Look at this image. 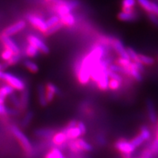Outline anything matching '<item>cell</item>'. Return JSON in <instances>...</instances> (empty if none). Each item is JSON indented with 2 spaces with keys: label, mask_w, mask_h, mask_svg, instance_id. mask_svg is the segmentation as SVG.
Wrapping results in <instances>:
<instances>
[{
  "label": "cell",
  "mask_w": 158,
  "mask_h": 158,
  "mask_svg": "<svg viewBox=\"0 0 158 158\" xmlns=\"http://www.w3.org/2000/svg\"><path fill=\"white\" fill-rule=\"evenodd\" d=\"M76 143L78 144L79 149H80L81 151L84 152H91L92 150V146L89 143L86 142L84 139H82V138H78V139L76 140Z\"/></svg>",
  "instance_id": "obj_21"
},
{
  "label": "cell",
  "mask_w": 158,
  "mask_h": 158,
  "mask_svg": "<svg viewBox=\"0 0 158 158\" xmlns=\"http://www.w3.org/2000/svg\"><path fill=\"white\" fill-rule=\"evenodd\" d=\"M13 54H14L13 53V51L9 50V49L5 48V50H4L2 52V54H1L2 59L5 61V62H7V61H9L10 59H11V57L13 56Z\"/></svg>",
  "instance_id": "obj_33"
},
{
  "label": "cell",
  "mask_w": 158,
  "mask_h": 158,
  "mask_svg": "<svg viewBox=\"0 0 158 158\" xmlns=\"http://www.w3.org/2000/svg\"><path fill=\"white\" fill-rule=\"evenodd\" d=\"M107 49L102 44H98L92 49L89 54L81 61L80 68L77 73L79 83L81 85H86L91 79V73L94 66L99 61L106 57Z\"/></svg>",
  "instance_id": "obj_1"
},
{
  "label": "cell",
  "mask_w": 158,
  "mask_h": 158,
  "mask_svg": "<svg viewBox=\"0 0 158 158\" xmlns=\"http://www.w3.org/2000/svg\"><path fill=\"white\" fill-rule=\"evenodd\" d=\"M55 133H56L54 130L50 128H39V129L35 130L34 132V134L37 137L47 138V139L53 138Z\"/></svg>",
  "instance_id": "obj_11"
},
{
  "label": "cell",
  "mask_w": 158,
  "mask_h": 158,
  "mask_svg": "<svg viewBox=\"0 0 158 158\" xmlns=\"http://www.w3.org/2000/svg\"><path fill=\"white\" fill-rule=\"evenodd\" d=\"M128 69H129L130 76L133 77L135 81H137L138 82H141L143 81V76H142L141 73L135 68L133 62H132L131 64H130V66L128 68Z\"/></svg>",
  "instance_id": "obj_20"
},
{
  "label": "cell",
  "mask_w": 158,
  "mask_h": 158,
  "mask_svg": "<svg viewBox=\"0 0 158 158\" xmlns=\"http://www.w3.org/2000/svg\"><path fill=\"white\" fill-rule=\"evenodd\" d=\"M107 70L104 71V72L102 73L98 82L99 89L102 91H106L108 89V84H109L110 78L108 76Z\"/></svg>",
  "instance_id": "obj_14"
},
{
  "label": "cell",
  "mask_w": 158,
  "mask_h": 158,
  "mask_svg": "<svg viewBox=\"0 0 158 158\" xmlns=\"http://www.w3.org/2000/svg\"><path fill=\"white\" fill-rule=\"evenodd\" d=\"M3 68H4V66H3V64H0V70H3Z\"/></svg>",
  "instance_id": "obj_52"
},
{
  "label": "cell",
  "mask_w": 158,
  "mask_h": 158,
  "mask_svg": "<svg viewBox=\"0 0 158 158\" xmlns=\"http://www.w3.org/2000/svg\"><path fill=\"white\" fill-rule=\"evenodd\" d=\"M130 142H131L132 144H133L134 147H135V148H137V147H139L140 146L142 145V144L143 143L144 140L143 139V138H142L141 136L138 134V135H136L135 138H133Z\"/></svg>",
  "instance_id": "obj_35"
},
{
  "label": "cell",
  "mask_w": 158,
  "mask_h": 158,
  "mask_svg": "<svg viewBox=\"0 0 158 158\" xmlns=\"http://www.w3.org/2000/svg\"><path fill=\"white\" fill-rule=\"evenodd\" d=\"M21 54H14L13 55V56L11 57V59H10L9 61H7V64L8 65H14L15 64H17V63L21 60Z\"/></svg>",
  "instance_id": "obj_38"
},
{
  "label": "cell",
  "mask_w": 158,
  "mask_h": 158,
  "mask_svg": "<svg viewBox=\"0 0 158 158\" xmlns=\"http://www.w3.org/2000/svg\"><path fill=\"white\" fill-rule=\"evenodd\" d=\"M46 1H48V2H51V1H53V0H46Z\"/></svg>",
  "instance_id": "obj_53"
},
{
  "label": "cell",
  "mask_w": 158,
  "mask_h": 158,
  "mask_svg": "<svg viewBox=\"0 0 158 158\" xmlns=\"http://www.w3.org/2000/svg\"><path fill=\"white\" fill-rule=\"evenodd\" d=\"M45 158H56V157L51 152H49L46 156H45Z\"/></svg>",
  "instance_id": "obj_50"
},
{
  "label": "cell",
  "mask_w": 158,
  "mask_h": 158,
  "mask_svg": "<svg viewBox=\"0 0 158 158\" xmlns=\"http://www.w3.org/2000/svg\"><path fill=\"white\" fill-rule=\"evenodd\" d=\"M121 85H122L121 83L117 81L110 79L109 84H108V89H110V90L116 91L120 88Z\"/></svg>",
  "instance_id": "obj_36"
},
{
  "label": "cell",
  "mask_w": 158,
  "mask_h": 158,
  "mask_svg": "<svg viewBox=\"0 0 158 158\" xmlns=\"http://www.w3.org/2000/svg\"><path fill=\"white\" fill-rule=\"evenodd\" d=\"M51 152H52L54 155L56 156V158H65L63 155V154L61 150L57 147H54L52 149H51Z\"/></svg>",
  "instance_id": "obj_43"
},
{
  "label": "cell",
  "mask_w": 158,
  "mask_h": 158,
  "mask_svg": "<svg viewBox=\"0 0 158 158\" xmlns=\"http://www.w3.org/2000/svg\"><path fill=\"white\" fill-rule=\"evenodd\" d=\"M14 89L12 88L10 86L6 84L0 88V103L5 104V99L7 97L10 96L11 94L14 93Z\"/></svg>",
  "instance_id": "obj_12"
},
{
  "label": "cell",
  "mask_w": 158,
  "mask_h": 158,
  "mask_svg": "<svg viewBox=\"0 0 158 158\" xmlns=\"http://www.w3.org/2000/svg\"><path fill=\"white\" fill-rule=\"evenodd\" d=\"M127 52L129 56L130 60L131 62H138V54L135 51V49H133L131 47H127Z\"/></svg>",
  "instance_id": "obj_30"
},
{
  "label": "cell",
  "mask_w": 158,
  "mask_h": 158,
  "mask_svg": "<svg viewBox=\"0 0 158 158\" xmlns=\"http://www.w3.org/2000/svg\"><path fill=\"white\" fill-rule=\"evenodd\" d=\"M77 127H78L79 130H80V131L81 132L82 135H85V134L86 133V127L84 122L81 121L78 122V123H77Z\"/></svg>",
  "instance_id": "obj_45"
},
{
  "label": "cell",
  "mask_w": 158,
  "mask_h": 158,
  "mask_svg": "<svg viewBox=\"0 0 158 158\" xmlns=\"http://www.w3.org/2000/svg\"><path fill=\"white\" fill-rule=\"evenodd\" d=\"M11 98V102L12 104L14 106L15 108H21V103H20V99L18 98V97L15 95V94L13 93V94L10 95Z\"/></svg>",
  "instance_id": "obj_41"
},
{
  "label": "cell",
  "mask_w": 158,
  "mask_h": 158,
  "mask_svg": "<svg viewBox=\"0 0 158 158\" xmlns=\"http://www.w3.org/2000/svg\"><path fill=\"white\" fill-rule=\"evenodd\" d=\"M146 107H147L148 116H149V121L151 122V123H152L153 124H157L158 121V117H157V111H156L155 104H154L152 100H151V99L149 98L146 100Z\"/></svg>",
  "instance_id": "obj_9"
},
{
  "label": "cell",
  "mask_w": 158,
  "mask_h": 158,
  "mask_svg": "<svg viewBox=\"0 0 158 158\" xmlns=\"http://www.w3.org/2000/svg\"><path fill=\"white\" fill-rule=\"evenodd\" d=\"M77 123H78V121H76V120H75V119H73V120H71V121L69 122V123L68 124V125L66 126V127L68 128V129L75 127L77 126Z\"/></svg>",
  "instance_id": "obj_48"
},
{
  "label": "cell",
  "mask_w": 158,
  "mask_h": 158,
  "mask_svg": "<svg viewBox=\"0 0 158 158\" xmlns=\"http://www.w3.org/2000/svg\"><path fill=\"white\" fill-rule=\"evenodd\" d=\"M155 138L158 141V127H157V133H156V138Z\"/></svg>",
  "instance_id": "obj_51"
},
{
  "label": "cell",
  "mask_w": 158,
  "mask_h": 158,
  "mask_svg": "<svg viewBox=\"0 0 158 158\" xmlns=\"http://www.w3.org/2000/svg\"><path fill=\"white\" fill-rule=\"evenodd\" d=\"M136 0H122V5L123 8H133L136 5Z\"/></svg>",
  "instance_id": "obj_34"
},
{
  "label": "cell",
  "mask_w": 158,
  "mask_h": 158,
  "mask_svg": "<svg viewBox=\"0 0 158 158\" xmlns=\"http://www.w3.org/2000/svg\"><path fill=\"white\" fill-rule=\"evenodd\" d=\"M108 70L112 71V72L116 73L118 74H123L126 75V76H130L129 69L123 68V67L120 66L117 64H110L108 66Z\"/></svg>",
  "instance_id": "obj_18"
},
{
  "label": "cell",
  "mask_w": 158,
  "mask_h": 158,
  "mask_svg": "<svg viewBox=\"0 0 158 158\" xmlns=\"http://www.w3.org/2000/svg\"><path fill=\"white\" fill-rule=\"evenodd\" d=\"M11 133L21 145L25 155L28 157H30L34 154V149L29 138L26 134L16 125H13L11 127Z\"/></svg>",
  "instance_id": "obj_2"
},
{
  "label": "cell",
  "mask_w": 158,
  "mask_h": 158,
  "mask_svg": "<svg viewBox=\"0 0 158 158\" xmlns=\"http://www.w3.org/2000/svg\"><path fill=\"white\" fill-rule=\"evenodd\" d=\"M45 22H46L47 27H48V29L50 28V27H53V26L56 25V23H58L59 22H60V19H59V17L57 15H53V16L49 18Z\"/></svg>",
  "instance_id": "obj_31"
},
{
  "label": "cell",
  "mask_w": 158,
  "mask_h": 158,
  "mask_svg": "<svg viewBox=\"0 0 158 158\" xmlns=\"http://www.w3.org/2000/svg\"><path fill=\"white\" fill-rule=\"evenodd\" d=\"M45 89L50 91L54 95H59V94H61V91L59 89V88L54 84H53V83L48 82V84L45 85Z\"/></svg>",
  "instance_id": "obj_29"
},
{
  "label": "cell",
  "mask_w": 158,
  "mask_h": 158,
  "mask_svg": "<svg viewBox=\"0 0 158 158\" xmlns=\"http://www.w3.org/2000/svg\"><path fill=\"white\" fill-rule=\"evenodd\" d=\"M149 149L152 152V153L153 154V155H158V141L156 138L154 139V141L151 144V147Z\"/></svg>",
  "instance_id": "obj_39"
},
{
  "label": "cell",
  "mask_w": 158,
  "mask_h": 158,
  "mask_svg": "<svg viewBox=\"0 0 158 158\" xmlns=\"http://www.w3.org/2000/svg\"><path fill=\"white\" fill-rule=\"evenodd\" d=\"M139 135L143 138V139L145 141H148L151 138V133H150L149 128L147 126L143 125L140 128V133Z\"/></svg>",
  "instance_id": "obj_28"
},
{
  "label": "cell",
  "mask_w": 158,
  "mask_h": 158,
  "mask_svg": "<svg viewBox=\"0 0 158 158\" xmlns=\"http://www.w3.org/2000/svg\"><path fill=\"white\" fill-rule=\"evenodd\" d=\"M34 118V112L32 110H29L25 114L22 121H21V127L23 128L27 127L30 124Z\"/></svg>",
  "instance_id": "obj_22"
},
{
  "label": "cell",
  "mask_w": 158,
  "mask_h": 158,
  "mask_svg": "<svg viewBox=\"0 0 158 158\" xmlns=\"http://www.w3.org/2000/svg\"><path fill=\"white\" fill-rule=\"evenodd\" d=\"M107 73H108V77H109L110 79L117 81L122 84V82H123V78H122V76H121V75L118 74V73H116L112 72V71L109 70L108 69L107 70Z\"/></svg>",
  "instance_id": "obj_32"
},
{
  "label": "cell",
  "mask_w": 158,
  "mask_h": 158,
  "mask_svg": "<svg viewBox=\"0 0 158 158\" xmlns=\"http://www.w3.org/2000/svg\"><path fill=\"white\" fill-rule=\"evenodd\" d=\"M63 27H64V24L60 21V22L56 23V25L53 26V27H51L50 28L47 29V31L45 32V35H46V36H51V35L55 34L57 31L60 30Z\"/></svg>",
  "instance_id": "obj_27"
},
{
  "label": "cell",
  "mask_w": 158,
  "mask_h": 158,
  "mask_svg": "<svg viewBox=\"0 0 158 158\" xmlns=\"http://www.w3.org/2000/svg\"><path fill=\"white\" fill-rule=\"evenodd\" d=\"M147 16L148 19L156 27H158V16L155 14L152 13H147Z\"/></svg>",
  "instance_id": "obj_42"
},
{
  "label": "cell",
  "mask_w": 158,
  "mask_h": 158,
  "mask_svg": "<svg viewBox=\"0 0 158 158\" xmlns=\"http://www.w3.org/2000/svg\"><path fill=\"white\" fill-rule=\"evenodd\" d=\"M27 42L29 44L34 45L35 47L38 49L40 52L43 53L44 54H48L50 52V49L49 47L40 38L38 37L35 36V35H29L27 37Z\"/></svg>",
  "instance_id": "obj_6"
},
{
  "label": "cell",
  "mask_w": 158,
  "mask_h": 158,
  "mask_svg": "<svg viewBox=\"0 0 158 158\" xmlns=\"http://www.w3.org/2000/svg\"><path fill=\"white\" fill-rule=\"evenodd\" d=\"M66 141H68V138H67L66 135L63 133V131L55 133L54 135L53 136L52 138V142L53 143H54V147L62 146Z\"/></svg>",
  "instance_id": "obj_15"
},
{
  "label": "cell",
  "mask_w": 158,
  "mask_h": 158,
  "mask_svg": "<svg viewBox=\"0 0 158 158\" xmlns=\"http://www.w3.org/2000/svg\"><path fill=\"white\" fill-rule=\"evenodd\" d=\"M112 45H113L114 50L119 56V58L130 59L127 52V49L124 47L123 43L119 39H114L112 41Z\"/></svg>",
  "instance_id": "obj_10"
},
{
  "label": "cell",
  "mask_w": 158,
  "mask_h": 158,
  "mask_svg": "<svg viewBox=\"0 0 158 158\" xmlns=\"http://www.w3.org/2000/svg\"><path fill=\"white\" fill-rule=\"evenodd\" d=\"M136 1L147 13H152V2L150 0H136Z\"/></svg>",
  "instance_id": "obj_26"
},
{
  "label": "cell",
  "mask_w": 158,
  "mask_h": 158,
  "mask_svg": "<svg viewBox=\"0 0 158 158\" xmlns=\"http://www.w3.org/2000/svg\"><path fill=\"white\" fill-rule=\"evenodd\" d=\"M138 61L143 65H152L155 63V60L153 57L142 54H138Z\"/></svg>",
  "instance_id": "obj_24"
},
{
  "label": "cell",
  "mask_w": 158,
  "mask_h": 158,
  "mask_svg": "<svg viewBox=\"0 0 158 158\" xmlns=\"http://www.w3.org/2000/svg\"><path fill=\"white\" fill-rule=\"evenodd\" d=\"M97 141L100 144H101V145H104L105 143H106V139H105L104 137H102V135H98V137H97Z\"/></svg>",
  "instance_id": "obj_49"
},
{
  "label": "cell",
  "mask_w": 158,
  "mask_h": 158,
  "mask_svg": "<svg viewBox=\"0 0 158 158\" xmlns=\"http://www.w3.org/2000/svg\"><path fill=\"white\" fill-rule=\"evenodd\" d=\"M69 146H70V149L72 152L76 153H79L80 152H81V150L79 149L78 144L76 143V140H71L69 143Z\"/></svg>",
  "instance_id": "obj_40"
},
{
  "label": "cell",
  "mask_w": 158,
  "mask_h": 158,
  "mask_svg": "<svg viewBox=\"0 0 158 158\" xmlns=\"http://www.w3.org/2000/svg\"><path fill=\"white\" fill-rule=\"evenodd\" d=\"M0 79L5 81L7 85L14 89V90L22 92V91L26 89V84L23 82V81L15 75L10 73L0 70Z\"/></svg>",
  "instance_id": "obj_3"
},
{
  "label": "cell",
  "mask_w": 158,
  "mask_h": 158,
  "mask_svg": "<svg viewBox=\"0 0 158 158\" xmlns=\"http://www.w3.org/2000/svg\"><path fill=\"white\" fill-rule=\"evenodd\" d=\"M131 158H133V157H131Z\"/></svg>",
  "instance_id": "obj_56"
},
{
  "label": "cell",
  "mask_w": 158,
  "mask_h": 158,
  "mask_svg": "<svg viewBox=\"0 0 158 158\" xmlns=\"http://www.w3.org/2000/svg\"><path fill=\"white\" fill-rule=\"evenodd\" d=\"M153 156V154L152 153L149 148L144 149L143 153H142V158H152Z\"/></svg>",
  "instance_id": "obj_46"
},
{
  "label": "cell",
  "mask_w": 158,
  "mask_h": 158,
  "mask_svg": "<svg viewBox=\"0 0 158 158\" xmlns=\"http://www.w3.org/2000/svg\"><path fill=\"white\" fill-rule=\"evenodd\" d=\"M23 65L27 70L30 71L31 73H36L39 71V66L37 65V63L31 60H29V59L25 60L24 62H23Z\"/></svg>",
  "instance_id": "obj_23"
},
{
  "label": "cell",
  "mask_w": 158,
  "mask_h": 158,
  "mask_svg": "<svg viewBox=\"0 0 158 158\" xmlns=\"http://www.w3.org/2000/svg\"><path fill=\"white\" fill-rule=\"evenodd\" d=\"M37 98H38V102L40 105L43 107H45L48 106V102L46 101L45 98V87L43 84H39L37 89Z\"/></svg>",
  "instance_id": "obj_13"
},
{
  "label": "cell",
  "mask_w": 158,
  "mask_h": 158,
  "mask_svg": "<svg viewBox=\"0 0 158 158\" xmlns=\"http://www.w3.org/2000/svg\"><path fill=\"white\" fill-rule=\"evenodd\" d=\"M0 40L2 43V44L5 45V48L9 49L11 51H13V54H20V48L19 45L16 44L14 40L11 37L6 36L2 34L0 36Z\"/></svg>",
  "instance_id": "obj_8"
},
{
  "label": "cell",
  "mask_w": 158,
  "mask_h": 158,
  "mask_svg": "<svg viewBox=\"0 0 158 158\" xmlns=\"http://www.w3.org/2000/svg\"><path fill=\"white\" fill-rule=\"evenodd\" d=\"M115 148L122 154L123 158H131V155L136 149L131 142L125 139L118 140L115 143Z\"/></svg>",
  "instance_id": "obj_4"
},
{
  "label": "cell",
  "mask_w": 158,
  "mask_h": 158,
  "mask_svg": "<svg viewBox=\"0 0 158 158\" xmlns=\"http://www.w3.org/2000/svg\"><path fill=\"white\" fill-rule=\"evenodd\" d=\"M27 21L30 23L31 26L40 30L42 32L45 33L48 29L46 22L42 17L35 14H28L27 15Z\"/></svg>",
  "instance_id": "obj_5"
},
{
  "label": "cell",
  "mask_w": 158,
  "mask_h": 158,
  "mask_svg": "<svg viewBox=\"0 0 158 158\" xmlns=\"http://www.w3.org/2000/svg\"><path fill=\"white\" fill-rule=\"evenodd\" d=\"M59 19H60V21L64 24V26H68V27H72V26L75 25L76 21L74 15L72 13L62 15V16L59 17Z\"/></svg>",
  "instance_id": "obj_19"
},
{
  "label": "cell",
  "mask_w": 158,
  "mask_h": 158,
  "mask_svg": "<svg viewBox=\"0 0 158 158\" xmlns=\"http://www.w3.org/2000/svg\"><path fill=\"white\" fill-rule=\"evenodd\" d=\"M157 60H158V57H157Z\"/></svg>",
  "instance_id": "obj_55"
},
{
  "label": "cell",
  "mask_w": 158,
  "mask_h": 158,
  "mask_svg": "<svg viewBox=\"0 0 158 158\" xmlns=\"http://www.w3.org/2000/svg\"><path fill=\"white\" fill-rule=\"evenodd\" d=\"M27 27V23L23 20H20V21H17L12 24L9 27H7L5 30L3 31L2 35H6V36L12 37L13 35L17 34L19 31H22L25 27Z\"/></svg>",
  "instance_id": "obj_7"
},
{
  "label": "cell",
  "mask_w": 158,
  "mask_h": 158,
  "mask_svg": "<svg viewBox=\"0 0 158 158\" xmlns=\"http://www.w3.org/2000/svg\"><path fill=\"white\" fill-rule=\"evenodd\" d=\"M55 95L50 91L45 89V98H46V101L48 103H50L54 100Z\"/></svg>",
  "instance_id": "obj_44"
},
{
  "label": "cell",
  "mask_w": 158,
  "mask_h": 158,
  "mask_svg": "<svg viewBox=\"0 0 158 158\" xmlns=\"http://www.w3.org/2000/svg\"><path fill=\"white\" fill-rule=\"evenodd\" d=\"M117 18L121 21L129 22V21H133L137 19L138 15L134 12L133 13H126V12L121 11L118 13Z\"/></svg>",
  "instance_id": "obj_16"
},
{
  "label": "cell",
  "mask_w": 158,
  "mask_h": 158,
  "mask_svg": "<svg viewBox=\"0 0 158 158\" xmlns=\"http://www.w3.org/2000/svg\"><path fill=\"white\" fill-rule=\"evenodd\" d=\"M117 62V64L120 65V66L123 67V68H128L131 64L132 62L130 60V59H122V58H118L116 61Z\"/></svg>",
  "instance_id": "obj_37"
},
{
  "label": "cell",
  "mask_w": 158,
  "mask_h": 158,
  "mask_svg": "<svg viewBox=\"0 0 158 158\" xmlns=\"http://www.w3.org/2000/svg\"><path fill=\"white\" fill-rule=\"evenodd\" d=\"M157 127H158V121H157Z\"/></svg>",
  "instance_id": "obj_54"
},
{
  "label": "cell",
  "mask_w": 158,
  "mask_h": 158,
  "mask_svg": "<svg viewBox=\"0 0 158 158\" xmlns=\"http://www.w3.org/2000/svg\"><path fill=\"white\" fill-rule=\"evenodd\" d=\"M29 91L26 89L21 92V94L20 96V103H21V109L25 110L28 108L29 103Z\"/></svg>",
  "instance_id": "obj_17"
},
{
  "label": "cell",
  "mask_w": 158,
  "mask_h": 158,
  "mask_svg": "<svg viewBox=\"0 0 158 158\" xmlns=\"http://www.w3.org/2000/svg\"><path fill=\"white\" fill-rule=\"evenodd\" d=\"M134 66H135V68L137 69L138 70H139L141 73H143L144 72V65L142 64L141 62H139V61H138V62H133Z\"/></svg>",
  "instance_id": "obj_47"
},
{
  "label": "cell",
  "mask_w": 158,
  "mask_h": 158,
  "mask_svg": "<svg viewBox=\"0 0 158 158\" xmlns=\"http://www.w3.org/2000/svg\"><path fill=\"white\" fill-rule=\"evenodd\" d=\"M40 53L38 49H37L36 47H35L34 45L29 44L27 45V48H26V54L27 56L31 57V58H35V57H37Z\"/></svg>",
  "instance_id": "obj_25"
}]
</instances>
